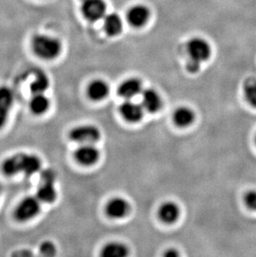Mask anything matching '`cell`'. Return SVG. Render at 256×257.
Returning a JSON list of instances; mask_svg holds the SVG:
<instances>
[{"mask_svg":"<svg viewBox=\"0 0 256 257\" xmlns=\"http://www.w3.org/2000/svg\"><path fill=\"white\" fill-rule=\"evenodd\" d=\"M144 110L143 105L133 102L131 99L124 102L120 107L121 116L129 122H138L142 120Z\"/></svg>","mask_w":256,"mask_h":257,"instance_id":"obj_10","label":"cell"},{"mask_svg":"<svg viewBox=\"0 0 256 257\" xmlns=\"http://www.w3.org/2000/svg\"><path fill=\"white\" fill-rule=\"evenodd\" d=\"M255 141H256V139H255Z\"/></svg>","mask_w":256,"mask_h":257,"instance_id":"obj_26","label":"cell"},{"mask_svg":"<svg viewBox=\"0 0 256 257\" xmlns=\"http://www.w3.org/2000/svg\"><path fill=\"white\" fill-rule=\"evenodd\" d=\"M244 203L250 210L256 211V191H249L244 195Z\"/></svg>","mask_w":256,"mask_h":257,"instance_id":"obj_24","label":"cell"},{"mask_svg":"<svg viewBox=\"0 0 256 257\" xmlns=\"http://www.w3.org/2000/svg\"><path fill=\"white\" fill-rule=\"evenodd\" d=\"M142 105L146 111L154 113L161 109L162 106V98L157 91L148 88L142 92Z\"/></svg>","mask_w":256,"mask_h":257,"instance_id":"obj_13","label":"cell"},{"mask_svg":"<svg viewBox=\"0 0 256 257\" xmlns=\"http://www.w3.org/2000/svg\"><path fill=\"white\" fill-rule=\"evenodd\" d=\"M180 211L179 206L177 203L172 201H167L162 204L158 210V215L161 220L163 222L167 224L174 223L179 218Z\"/></svg>","mask_w":256,"mask_h":257,"instance_id":"obj_15","label":"cell"},{"mask_svg":"<svg viewBox=\"0 0 256 257\" xmlns=\"http://www.w3.org/2000/svg\"><path fill=\"white\" fill-rule=\"evenodd\" d=\"M99 158V150L93 144H81L74 153L75 160L81 165H94Z\"/></svg>","mask_w":256,"mask_h":257,"instance_id":"obj_8","label":"cell"},{"mask_svg":"<svg viewBox=\"0 0 256 257\" xmlns=\"http://www.w3.org/2000/svg\"><path fill=\"white\" fill-rule=\"evenodd\" d=\"M164 255L167 257H176L179 255V253L177 252V250L171 249V250H167V252L165 253Z\"/></svg>","mask_w":256,"mask_h":257,"instance_id":"obj_25","label":"cell"},{"mask_svg":"<svg viewBox=\"0 0 256 257\" xmlns=\"http://www.w3.org/2000/svg\"><path fill=\"white\" fill-rule=\"evenodd\" d=\"M187 52L190 60L186 64V69L189 73H196L200 70L201 63L210 58L211 49L205 39L195 38L188 42Z\"/></svg>","mask_w":256,"mask_h":257,"instance_id":"obj_2","label":"cell"},{"mask_svg":"<svg viewBox=\"0 0 256 257\" xmlns=\"http://www.w3.org/2000/svg\"><path fill=\"white\" fill-rule=\"evenodd\" d=\"M128 248L119 242L108 243L102 250L101 255L103 257H124L128 255Z\"/></svg>","mask_w":256,"mask_h":257,"instance_id":"obj_20","label":"cell"},{"mask_svg":"<svg viewBox=\"0 0 256 257\" xmlns=\"http://www.w3.org/2000/svg\"><path fill=\"white\" fill-rule=\"evenodd\" d=\"M109 87L104 81H92L87 87V95L93 101H101L108 95Z\"/></svg>","mask_w":256,"mask_h":257,"instance_id":"obj_18","label":"cell"},{"mask_svg":"<svg viewBox=\"0 0 256 257\" xmlns=\"http://www.w3.org/2000/svg\"><path fill=\"white\" fill-rule=\"evenodd\" d=\"M130 211V204L123 198H113L106 204V212L111 218L120 219Z\"/></svg>","mask_w":256,"mask_h":257,"instance_id":"obj_12","label":"cell"},{"mask_svg":"<svg viewBox=\"0 0 256 257\" xmlns=\"http://www.w3.org/2000/svg\"><path fill=\"white\" fill-rule=\"evenodd\" d=\"M39 253L44 256H54L57 254L55 244L51 240H44L39 245Z\"/></svg>","mask_w":256,"mask_h":257,"instance_id":"obj_23","label":"cell"},{"mask_svg":"<svg viewBox=\"0 0 256 257\" xmlns=\"http://www.w3.org/2000/svg\"><path fill=\"white\" fill-rule=\"evenodd\" d=\"M104 30L110 36H116L122 30V21L118 15L111 13L103 18Z\"/></svg>","mask_w":256,"mask_h":257,"instance_id":"obj_17","label":"cell"},{"mask_svg":"<svg viewBox=\"0 0 256 257\" xmlns=\"http://www.w3.org/2000/svg\"><path fill=\"white\" fill-rule=\"evenodd\" d=\"M34 53L43 59L51 60L60 54L62 44L58 39L48 35H37L33 39Z\"/></svg>","mask_w":256,"mask_h":257,"instance_id":"obj_3","label":"cell"},{"mask_svg":"<svg viewBox=\"0 0 256 257\" xmlns=\"http://www.w3.org/2000/svg\"><path fill=\"white\" fill-rule=\"evenodd\" d=\"M50 85L49 77L44 73H37L36 77L29 86L32 95L45 93Z\"/></svg>","mask_w":256,"mask_h":257,"instance_id":"obj_21","label":"cell"},{"mask_svg":"<svg viewBox=\"0 0 256 257\" xmlns=\"http://www.w3.org/2000/svg\"><path fill=\"white\" fill-rule=\"evenodd\" d=\"M42 161L38 156L26 153H16L3 162L1 170L7 177L24 174L30 177L41 171Z\"/></svg>","mask_w":256,"mask_h":257,"instance_id":"obj_1","label":"cell"},{"mask_svg":"<svg viewBox=\"0 0 256 257\" xmlns=\"http://www.w3.org/2000/svg\"><path fill=\"white\" fill-rule=\"evenodd\" d=\"M41 211V201L37 197H27L18 204L14 216L19 222H26L35 218Z\"/></svg>","mask_w":256,"mask_h":257,"instance_id":"obj_5","label":"cell"},{"mask_svg":"<svg viewBox=\"0 0 256 257\" xmlns=\"http://www.w3.org/2000/svg\"><path fill=\"white\" fill-rule=\"evenodd\" d=\"M50 107V100L44 93L34 94L29 102V108L34 115L41 116L46 113Z\"/></svg>","mask_w":256,"mask_h":257,"instance_id":"obj_16","label":"cell"},{"mask_svg":"<svg viewBox=\"0 0 256 257\" xmlns=\"http://www.w3.org/2000/svg\"><path fill=\"white\" fill-rule=\"evenodd\" d=\"M150 18V10L144 5H135L127 13L128 22L133 27H143Z\"/></svg>","mask_w":256,"mask_h":257,"instance_id":"obj_11","label":"cell"},{"mask_svg":"<svg viewBox=\"0 0 256 257\" xmlns=\"http://www.w3.org/2000/svg\"><path fill=\"white\" fill-rule=\"evenodd\" d=\"M106 5L104 0H83L82 13L87 20L95 22L106 15Z\"/></svg>","mask_w":256,"mask_h":257,"instance_id":"obj_7","label":"cell"},{"mask_svg":"<svg viewBox=\"0 0 256 257\" xmlns=\"http://www.w3.org/2000/svg\"><path fill=\"white\" fill-rule=\"evenodd\" d=\"M101 138V133L93 125L75 126L69 133V139L79 144H94Z\"/></svg>","mask_w":256,"mask_h":257,"instance_id":"obj_6","label":"cell"},{"mask_svg":"<svg viewBox=\"0 0 256 257\" xmlns=\"http://www.w3.org/2000/svg\"><path fill=\"white\" fill-rule=\"evenodd\" d=\"M195 120V113L187 107H181L177 108L173 114V121L177 126L180 127H186L190 126Z\"/></svg>","mask_w":256,"mask_h":257,"instance_id":"obj_19","label":"cell"},{"mask_svg":"<svg viewBox=\"0 0 256 257\" xmlns=\"http://www.w3.org/2000/svg\"><path fill=\"white\" fill-rule=\"evenodd\" d=\"M244 92L249 104L256 107V79L249 78L244 83Z\"/></svg>","mask_w":256,"mask_h":257,"instance_id":"obj_22","label":"cell"},{"mask_svg":"<svg viewBox=\"0 0 256 257\" xmlns=\"http://www.w3.org/2000/svg\"><path fill=\"white\" fill-rule=\"evenodd\" d=\"M55 182L56 175L53 171L47 169L42 172L36 196L43 203L52 204L57 200Z\"/></svg>","mask_w":256,"mask_h":257,"instance_id":"obj_4","label":"cell"},{"mask_svg":"<svg viewBox=\"0 0 256 257\" xmlns=\"http://www.w3.org/2000/svg\"><path fill=\"white\" fill-rule=\"evenodd\" d=\"M14 102L15 95L12 90L6 86L0 87V129L7 122Z\"/></svg>","mask_w":256,"mask_h":257,"instance_id":"obj_9","label":"cell"},{"mask_svg":"<svg viewBox=\"0 0 256 257\" xmlns=\"http://www.w3.org/2000/svg\"><path fill=\"white\" fill-rule=\"evenodd\" d=\"M143 92V84L138 78H129L124 81L118 87V93L121 97L132 99Z\"/></svg>","mask_w":256,"mask_h":257,"instance_id":"obj_14","label":"cell"}]
</instances>
